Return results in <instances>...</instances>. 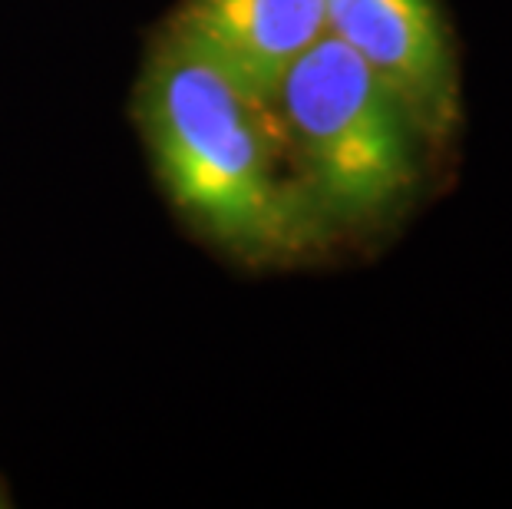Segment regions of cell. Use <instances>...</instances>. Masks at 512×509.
Instances as JSON below:
<instances>
[{"instance_id":"cell-1","label":"cell","mask_w":512,"mask_h":509,"mask_svg":"<svg viewBox=\"0 0 512 509\" xmlns=\"http://www.w3.org/2000/svg\"><path fill=\"white\" fill-rule=\"evenodd\" d=\"M136 123L169 202L245 262H291L328 232L285 156L271 103L255 100L162 24L136 83Z\"/></svg>"},{"instance_id":"cell-2","label":"cell","mask_w":512,"mask_h":509,"mask_svg":"<svg viewBox=\"0 0 512 509\" xmlns=\"http://www.w3.org/2000/svg\"><path fill=\"white\" fill-rule=\"evenodd\" d=\"M271 110L328 225L384 219L417 186V123L337 37L324 34L294 60Z\"/></svg>"},{"instance_id":"cell-4","label":"cell","mask_w":512,"mask_h":509,"mask_svg":"<svg viewBox=\"0 0 512 509\" xmlns=\"http://www.w3.org/2000/svg\"><path fill=\"white\" fill-rule=\"evenodd\" d=\"M166 27L271 103L294 60L328 34V0H182Z\"/></svg>"},{"instance_id":"cell-3","label":"cell","mask_w":512,"mask_h":509,"mask_svg":"<svg viewBox=\"0 0 512 509\" xmlns=\"http://www.w3.org/2000/svg\"><path fill=\"white\" fill-rule=\"evenodd\" d=\"M328 34L347 43L407 106L423 139L460 123V70L437 0H328Z\"/></svg>"},{"instance_id":"cell-5","label":"cell","mask_w":512,"mask_h":509,"mask_svg":"<svg viewBox=\"0 0 512 509\" xmlns=\"http://www.w3.org/2000/svg\"><path fill=\"white\" fill-rule=\"evenodd\" d=\"M0 506H10V500H7V493H4V486H0Z\"/></svg>"}]
</instances>
